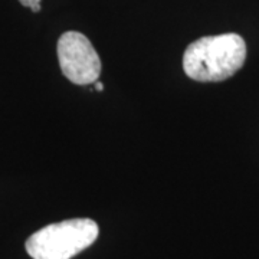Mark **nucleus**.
I'll return each mask as SVG.
<instances>
[{
	"instance_id": "423d86ee",
	"label": "nucleus",
	"mask_w": 259,
	"mask_h": 259,
	"mask_svg": "<svg viewBox=\"0 0 259 259\" xmlns=\"http://www.w3.org/2000/svg\"><path fill=\"white\" fill-rule=\"evenodd\" d=\"M30 10H32L33 13H37V12H40V3H39V5H35V6H32V8H30Z\"/></svg>"
},
{
	"instance_id": "39448f33",
	"label": "nucleus",
	"mask_w": 259,
	"mask_h": 259,
	"mask_svg": "<svg viewBox=\"0 0 259 259\" xmlns=\"http://www.w3.org/2000/svg\"><path fill=\"white\" fill-rule=\"evenodd\" d=\"M102 90H104V85H102L101 82H98V81H97V82H95V91L101 93Z\"/></svg>"
},
{
	"instance_id": "f03ea898",
	"label": "nucleus",
	"mask_w": 259,
	"mask_h": 259,
	"mask_svg": "<svg viewBox=\"0 0 259 259\" xmlns=\"http://www.w3.org/2000/svg\"><path fill=\"white\" fill-rule=\"evenodd\" d=\"M98 233L100 228L93 219H68L35 232L25 246L33 259H71L91 246Z\"/></svg>"
},
{
	"instance_id": "f257e3e1",
	"label": "nucleus",
	"mask_w": 259,
	"mask_h": 259,
	"mask_svg": "<svg viewBox=\"0 0 259 259\" xmlns=\"http://www.w3.org/2000/svg\"><path fill=\"white\" fill-rule=\"evenodd\" d=\"M246 44L238 33L204 36L192 42L183 55V69L197 82H221L241 69Z\"/></svg>"
},
{
	"instance_id": "20e7f679",
	"label": "nucleus",
	"mask_w": 259,
	"mask_h": 259,
	"mask_svg": "<svg viewBox=\"0 0 259 259\" xmlns=\"http://www.w3.org/2000/svg\"><path fill=\"white\" fill-rule=\"evenodd\" d=\"M19 2H20V5H23V6H26V8H32V6L40 3V0H19Z\"/></svg>"
},
{
	"instance_id": "7ed1b4c3",
	"label": "nucleus",
	"mask_w": 259,
	"mask_h": 259,
	"mask_svg": "<svg viewBox=\"0 0 259 259\" xmlns=\"http://www.w3.org/2000/svg\"><path fill=\"white\" fill-rule=\"evenodd\" d=\"M58 59L62 74L76 85L95 83L101 74V59L90 39L81 32H65L58 40Z\"/></svg>"
}]
</instances>
